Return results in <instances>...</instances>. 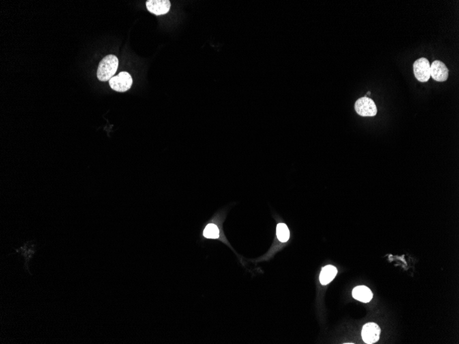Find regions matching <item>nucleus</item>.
Here are the masks:
<instances>
[{
    "label": "nucleus",
    "mask_w": 459,
    "mask_h": 344,
    "mask_svg": "<svg viewBox=\"0 0 459 344\" xmlns=\"http://www.w3.org/2000/svg\"><path fill=\"white\" fill-rule=\"evenodd\" d=\"M338 273V270L332 265H327L322 269L320 275V282L322 285H326L330 283Z\"/></svg>",
    "instance_id": "9"
},
{
    "label": "nucleus",
    "mask_w": 459,
    "mask_h": 344,
    "mask_svg": "<svg viewBox=\"0 0 459 344\" xmlns=\"http://www.w3.org/2000/svg\"><path fill=\"white\" fill-rule=\"evenodd\" d=\"M277 238L281 242L286 243L289 240L290 231L286 224L279 223L277 225Z\"/></svg>",
    "instance_id": "11"
},
{
    "label": "nucleus",
    "mask_w": 459,
    "mask_h": 344,
    "mask_svg": "<svg viewBox=\"0 0 459 344\" xmlns=\"http://www.w3.org/2000/svg\"><path fill=\"white\" fill-rule=\"evenodd\" d=\"M352 295L355 300L364 303L370 302L373 298L372 291L369 288L365 287V286H358V287L354 288Z\"/></svg>",
    "instance_id": "8"
},
{
    "label": "nucleus",
    "mask_w": 459,
    "mask_h": 344,
    "mask_svg": "<svg viewBox=\"0 0 459 344\" xmlns=\"http://www.w3.org/2000/svg\"><path fill=\"white\" fill-rule=\"evenodd\" d=\"M355 109L357 114L363 117H374L378 113L374 101L367 96L362 97L356 101Z\"/></svg>",
    "instance_id": "3"
},
{
    "label": "nucleus",
    "mask_w": 459,
    "mask_h": 344,
    "mask_svg": "<svg viewBox=\"0 0 459 344\" xmlns=\"http://www.w3.org/2000/svg\"><path fill=\"white\" fill-rule=\"evenodd\" d=\"M119 61L113 55H109L101 60L97 70V77L101 81L106 82L114 77L117 72Z\"/></svg>",
    "instance_id": "1"
},
{
    "label": "nucleus",
    "mask_w": 459,
    "mask_h": 344,
    "mask_svg": "<svg viewBox=\"0 0 459 344\" xmlns=\"http://www.w3.org/2000/svg\"><path fill=\"white\" fill-rule=\"evenodd\" d=\"M381 329L376 323H368L363 326L361 330V337L366 343H376L380 339Z\"/></svg>",
    "instance_id": "5"
},
{
    "label": "nucleus",
    "mask_w": 459,
    "mask_h": 344,
    "mask_svg": "<svg viewBox=\"0 0 459 344\" xmlns=\"http://www.w3.org/2000/svg\"><path fill=\"white\" fill-rule=\"evenodd\" d=\"M414 74L419 81L425 83L430 78V63L426 58H420L413 64Z\"/></svg>",
    "instance_id": "4"
},
{
    "label": "nucleus",
    "mask_w": 459,
    "mask_h": 344,
    "mask_svg": "<svg viewBox=\"0 0 459 344\" xmlns=\"http://www.w3.org/2000/svg\"><path fill=\"white\" fill-rule=\"evenodd\" d=\"M26 250L25 247H23V248L19 249V250H17V252H21L22 255L24 256V257L25 258V263H24V270L27 271V272H29L31 276H33V274H32V273L30 272L29 270V263L30 261H31L32 258H33L35 251V250H32V249L29 250Z\"/></svg>",
    "instance_id": "12"
},
{
    "label": "nucleus",
    "mask_w": 459,
    "mask_h": 344,
    "mask_svg": "<svg viewBox=\"0 0 459 344\" xmlns=\"http://www.w3.org/2000/svg\"><path fill=\"white\" fill-rule=\"evenodd\" d=\"M430 76L436 81H445L449 76L448 69L441 61H434L430 65Z\"/></svg>",
    "instance_id": "7"
},
{
    "label": "nucleus",
    "mask_w": 459,
    "mask_h": 344,
    "mask_svg": "<svg viewBox=\"0 0 459 344\" xmlns=\"http://www.w3.org/2000/svg\"><path fill=\"white\" fill-rule=\"evenodd\" d=\"M219 228L214 223L208 224L204 230L203 236L205 238L217 239L219 238Z\"/></svg>",
    "instance_id": "10"
},
{
    "label": "nucleus",
    "mask_w": 459,
    "mask_h": 344,
    "mask_svg": "<svg viewBox=\"0 0 459 344\" xmlns=\"http://www.w3.org/2000/svg\"><path fill=\"white\" fill-rule=\"evenodd\" d=\"M367 95H371V91H369V92L367 93L366 96Z\"/></svg>",
    "instance_id": "13"
},
{
    "label": "nucleus",
    "mask_w": 459,
    "mask_h": 344,
    "mask_svg": "<svg viewBox=\"0 0 459 344\" xmlns=\"http://www.w3.org/2000/svg\"><path fill=\"white\" fill-rule=\"evenodd\" d=\"M147 10L155 16H162L169 12L170 3L168 0H148L146 3Z\"/></svg>",
    "instance_id": "6"
},
{
    "label": "nucleus",
    "mask_w": 459,
    "mask_h": 344,
    "mask_svg": "<svg viewBox=\"0 0 459 344\" xmlns=\"http://www.w3.org/2000/svg\"><path fill=\"white\" fill-rule=\"evenodd\" d=\"M110 87L119 92H125L132 87L133 79L128 72H122L109 80Z\"/></svg>",
    "instance_id": "2"
}]
</instances>
